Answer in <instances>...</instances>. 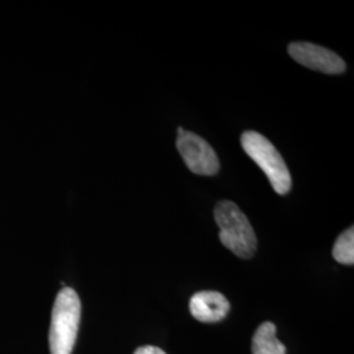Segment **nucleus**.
<instances>
[{
	"instance_id": "obj_1",
	"label": "nucleus",
	"mask_w": 354,
	"mask_h": 354,
	"mask_svg": "<svg viewBox=\"0 0 354 354\" xmlns=\"http://www.w3.org/2000/svg\"><path fill=\"white\" fill-rule=\"evenodd\" d=\"M214 216L221 243L238 257L251 259L257 248V239L252 225L238 205L221 201L215 206Z\"/></svg>"
},
{
	"instance_id": "obj_2",
	"label": "nucleus",
	"mask_w": 354,
	"mask_h": 354,
	"mask_svg": "<svg viewBox=\"0 0 354 354\" xmlns=\"http://www.w3.org/2000/svg\"><path fill=\"white\" fill-rule=\"evenodd\" d=\"M82 304L71 288L58 292L51 311L49 345L51 354H71L80 323Z\"/></svg>"
},
{
	"instance_id": "obj_3",
	"label": "nucleus",
	"mask_w": 354,
	"mask_h": 354,
	"mask_svg": "<svg viewBox=\"0 0 354 354\" xmlns=\"http://www.w3.org/2000/svg\"><path fill=\"white\" fill-rule=\"evenodd\" d=\"M241 147L266 174L272 188L281 196L291 189L290 171L270 140L257 131L241 134Z\"/></svg>"
},
{
	"instance_id": "obj_4",
	"label": "nucleus",
	"mask_w": 354,
	"mask_h": 354,
	"mask_svg": "<svg viewBox=\"0 0 354 354\" xmlns=\"http://www.w3.org/2000/svg\"><path fill=\"white\" fill-rule=\"evenodd\" d=\"M177 150L185 165L196 175L214 176L219 171V159L213 147L200 136L177 127Z\"/></svg>"
},
{
	"instance_id": "obj_5",
	"label": "nucleus",
	"mask_w": 354,
	"mask_h": 354,
	"mask_svg": "<svg viewBox=\"0 0 354 354\" xmlns=\"http://www.w3.org/2000/svg\"><path fill=\"white\" fill-rule=\"evenodd\" d=\"M288 50L295 62L314 71L336 75L346 68V64L336 53L311 42H292Z\"/></svg>"
},
{
	"instance_id": "obj_6",
	"label": "nucleus",
	"mask_w": 354,
	"mask_h": 354,
	"mask_svg": "<svg viewBox=\"0 0 354 354\" xmlns=\"http://www.w3.org/2000/svg\"><path fill=\"white\" fill-rule=\"evenodd\" d=\"M192 317L203 323H216L230 311L227 298L218 291H198L189 301Z\"/></svg>"
},
{
	"instance_id": "obj_7",
	"label": "nucleus",
	"mask_w": 354,
	"mask_h": 354,
	"mask_svg": "<svg viewBox=\"0 0 354 354\" xmlns=\"http://www.w3.org/2000/svg\"><path fill=\"white\" fill-rule=\"evenodd\" d=\"M277 327L272 322L263 323L252 339V354H286V346L276 336Z\"/></svg>"
},
{
	"instance_id": "obj_8",
	"label": "nucleus",
	"mask_w": 354,
	"mask_h": 354,
	"mask_svg": "<svg viewBox=\"0 0 354 354\" xmlns=\"http://www.w3.org/2000/svg\"><path fill=\"white\" fill-rule=\"evenodd\" d=\"M333 259L344 264V266H353L354 263V228L345 230L342 235L335 241L332 250Z\"/></svg>"
},
{
	"instance_id": "obj_9",
	"label": "nucleus",
	"mask_w": 354,
	"mask_h": 354,
	"mask_svg": "<svg viewBox=\"0 0 354 354\" xmlns=\"http://www.w3.org/2000/svg\"><path fill=\"white\" fill-rule=\"evenodd\" d=\"M134 354H167L165 351H162L160 348L151 346V345H146V346H140Z\"/></svg>"
}]
</instances>
